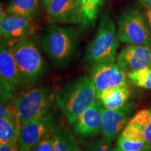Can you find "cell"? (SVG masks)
Here are the masks:
<instances>
[{"label": "cell", "instance_id": "1", "mask_svg": "<svg viewBox=\"0 0 151 151\" xmlns=\"http://www.w3.org/2000/svg\"><path fill=\"white\" fill-rule=\"evenodd\" d=\"M96 99L94 84L91 78L87 76H82L67 83L55 95V101L71 125Z\"/></svg>", "mask_w": 151, "mask_h": 151}, {"label": "cell", "instance_id": "2", "mask_svg": "<svg viewBox=\"0 0 151 151\" xmlns=\"http://www.w3.org/2000/svg\"><path fill=\"white\" fill-rule=\"evenodd\" d=\"M22 87L35 85L46 74V62L35 36L11 45Z\"/></svg>", "mask_w": 151, "mask_h": 151}, {"label": "cell", "instance_id": "3", "mask_svg": "<svg viewBox=\"0 0 151 151\" xmlns=\"http://www.w3.org/2000/svg\"><path fill=\"white\" fill-rule=\"evenodd\" d=\"M77 45L73 28L51 24L45 29L40 46L49 60L58 68L65 67L74 55Z\"/></svg>", "mask_w": 151, "mask_h": 151}, {"label": "cell", "instance_id": "4", "mask_svg": "<svg viewBox=\"0 0 151 151\" xmlns=\"http://www.w3.org/2000/svg\"><path fill=\"white\" fill-rule=\"evenodd\" d=\"M119 39L115 22L108 15L101 17L95 37L86 48L83 62L92 66L116 63Z\"/></svg>", "mask_w": 151, "mask_h": 151}, {"label": "cell", "instance_id": "5", "mask_svg": "<svg viewBox=\"0 0 151 151\" xmlns=\"http://www.w3.org/2000/svg\"><path fill=\"white\" fill-rule=\"evenodd\" d=\"M56 92L52 87L38 86L29 88L12 101L22 124L32 121L50 112Z\"/></svg>", "mask_w": 151, "mask_h": 151}, {"label": "cell", "instance_id": "6", "mask_svg": "<svg viewBox=\"0 0 151 151\" xmlns=\"http://www.w3.org/2000/svg\"><path fill=\"white\" fill-rule=\"evenodd\" d=\"M118 37L131 46H151V29L146 12L137 7L127 9L118 20Z\"/></svg>", "mask_w": 151, "mask_h": 151}, {"label": "cell", "instance_id": "7", "mask_svg": "<svg viewBox=\"0 0 151 151\" xmlns=\"http://www.w3.org/2000/svg\"><path fill=\"white\" fill-rule=\"evenodd\" d=\"M58 127L55 118L49 112L40 118L22 124L18 139L20 151H32L41 139L52 133Z\"/></svg>", "mask_w": 151, "mask_h": 151}, {"label": "cell", "instance_id": "8", "mask_svg": "<svg viewBox=\"0 0 151 151\" xmlns=\"http://www.w3.org/2000/svg\"><path fill=\"white\" fill-rule=\"evenodd\" d=\"M90 78L97 96L101 92L115 87L129 86L127 73L116 63H101L94 65Z\"/></svg>", "mask_w": 151, "mask_h": 151}, {"label": "cell", "instance_id": "9", "mask_svg": "<svg viewBox=\"0 0 151 151\" xmlns=\"http://www.w3.org/2000/svg\"><path fill=\"white\" fill-rule=\"evenodd\" d=\"M36 26L33 18L6 14L0 20V35L11 45L33 35Z\"/></svg>", "mask_w": 151, "mask_h": 151}, {"label": "cell", "instance_id": "10", "mask_svg": "<svg viewBox=\"0 0 151 151\" xmlns=\"http://www.w3.org/2000/svg\"><path fill=\"white\" fill-rule=\"evenodd\" d=\"M105 107L98 99L86 109L73 124L74 132L81 139H89L101 133Z\"/></svg>", "mask_w": 151, "mask_h": 151}, {"label": "cell", "instance_id": "11", "mask_svg": "<svg viewBox=\"0 0 151 151\" xmlns=\"http://www.w3.org/2000/svg\"><path fill=\"white\" fill-rule=\"evenodd\" d=\"M134 110V106L132 103H127L117 109L105 108L103 112L101 129L104 138L112 142L119 137L133 117Z\"/></svg>", "mask_w": 151, "mask_h": 151}, {"label": "cell", "instance_id": "12", "mask_svg": "<svg viewBox=\"0 0 151 151\" xmlns=\"http://www.w3.org/2000/svg\"><path fill=\"white\" fill-rule=\"evenodd\" d=\"M116 63L126 73L151 68V46L128 45L117 55Z\"/></svg>", "mask_w": 151, "mask_h": 151}, {"label": "cell", "instance_id": "13", "mask_svg": "<svg viewBox=\"0 0 151 151\" xmlns=\"http://www.w3.org/2000/svg\"><path fill=\"white\" fill-rule=\"evenodd\" d=\"M0 74L8 83L13 93L22 87L12 46L3 39L0 42Z\"/></svg>", "mask_w": 151, "mask_h": 151}, {"label": "cell", "instance_id": "14", "mask_svg": "<svg viewBox=\"0 0 151 151\" xmlns=\"http://www.w3.org/2000/svg\"><path fill=\"white\" fill-rule=\"evenodd\" d=\"M78 0H52L46 7L48 20L55 24H77Z\"/></svg>", "mask_w": 151, "mask_h": 151}, {"label": "cell", "instance_id": "15", "mask_svg": "<svg viewBox=\"0 0 151 151\" xmlns=\"http://www.w3.org/2000/svg\"><path fill=\"white\" fill-rule=\"evenodd\" d=\"M130 95L129 86H122L101 92L97 96V99L101 101L105 108L117 109L127 104Z\"/></svg>", "mask_w": 151, "mask_h": 151}, {"label": "cell", "instance_id": "16", "mask_svg": "<svg viewBox=\"0 0 151 151\" xmlns=\"http://www.w3.org/2000/svg\"><path fill=\"white\" fill-rule=\"evenodd\" d=\"M5 10L7 14L34 19L39 13V0H9Z\"/></svg>", "mask_w": 151, "mask_h": 151}, {"label": "cell", "instance_id": "17", "mask_svg": "<svg viewBox=\"0 0 151 151\" xmlns=\"http://www.w3.org/2000/svg\"><path fill=\"white\" fill-rule=\"evenodd\" d=\"M103 0H78L77 24L92 25L97 18Z\"/></svg>", "mask_w": 151, "mask_h": 151}, {"label": "cell", "instance_id": "18", "mask_svg": "<svg viewBox=\"0 0 151 151\" xmlns=\"http://www.w3.org/2000/svg\"><path fill=\"white\" fill-rule=\"evenodd\" d=\"M53 151H81L76 138L69 128L58 126L54 132Z\"/></svg>", "mask_w": 151, "mask_h": 151}, {"label": "cell", "instance_id": "19", "mask_svg": "<svg viewBox=\"0 0 151 151\" xmlns=\"http://www.w3.org/2000/svg\"><path fill=\"white\" fill-rule=\"evenodd\" d=\"M20 127V122L0 118V143L18 144Z\"/></svg>", "mask_w": 151, "mask_h": 151}, {"label": "cell", "instance_id": "20", "mask_svg": "<svg viewBox=\"0 0 151 151\" xmlns=\"http://www.w3.org/2000/svg\"><path fill=\"white\" fill-rule=\"evenodd\" d=\"M151 146L145 139H132L121 134L118 137L116 146L122 151H140Z\"/></svg>", "mask_w": 151, "mask_h": 151}, {"label": "cell", "instance_id": "21", "mask_svg": "<svg viewBox=\"0 0 151 151\" xmlns=\"http://www.w3.org/2000/svg\"><path fill=\"white\" fill-rule=\"evenodd\" d=\"M127 75L129 80L136 86L151 90V68L129 71Z\"/></svg>", "mask_w": 151, "mask_h": 151}, {"label": "cell", "instance_id": "22", "mask_svg": "<svg viewBox=\"0 0 151 151\" xmlns=\"http://www.w3.org/2000/svg\"><path fill=\"white\" fill-rule=\"evenodd\" d=\"M81 151H120L117 146L113 147L111 141L101 139L89 141L81 147Z\"/></svg>", "mask_w": 151, "mask_h": 151}, {"label": "cell", "instance_id": "23", "mask_svg": "<svg viewBox=\"0 0 151 151\" xmlns=\"http://www.w3.org/2000/svg\"><path fill=\"white\" fill-rule=\"evenodd\" d=\"M0 118L20 122L18 111L12 103H1V105H0Z\"/></svg>", "mask_w": 151, "mask_h": 151}, {"label": "cell", "instance_id": "24", "mask_svg": "<svg viewBox=\"0 0 151 151\" xmlns=\"http://www.w3.org/2000/svg\"><path fill=\"white\" fill-rule=\"evenodd\" d=\"M54 132L38 142L34 146L32 151H53L55 142Z\"/></svg>", "mask_w": 151, "mask_h": 151}, {"label": "cell", "instance_id": "25", "mask_svg": "<svg viewBox=\"0 0 151 151\" xmlns=\"http://www.w3.org/2000/svg\"><path fill=\"white\" fill-rule=\"evenodd\" d=\"M1 103H8L13 92L8 83L1 77Z\"/></svg>", "mask_w": 151, "mask_h": 151}, {"label": "cell", "instance_id": "26", "mask_svg": "<svg viewBox=\"0 0 151 151\" xmlns=\"http://www.w3.org/2000/svg\"><path fill=\"white\" fill-rule=\"evenodd\" d=\"M0 151H20L18 144L11 145L7 143H0Z\"/></svg>", "mask_w": 151, "mask_h": 151}, {"label": "cell", "instance_id": "27", "mask_svg": "<svg viewBox=\"0 0 151 151\" xmlns=\"http://www.w3.org/2000/svg\"><path fill=\"white\" fill-rule=\"evenodd\" d=\"M143 135H144L146 142L149 144H151V118L143 130Z\"/></svg>", "mask_w": 151, "mask_h": 151}, {"label": "cell", "instance_id": "28", "mask_svg": "<svg viewBox=\"0 0 151 151\" xmlns=\"http://www.w3.org/2000/svg\"><path fill=\"white\" fill-rule=\"evenodd\" d=\"M139 1L146 8H151V0H139Z\"/></svg>", "mask_w": 151, "mask_h": 151}, {"label": "cell", "instance_id": "29", "mask_svg": "<svg viewBox=\"0 0 151 151\" xmlns=\"http://www.w3.org/2000/svg\"><path fill=\"white\" fill-rule=\"evenodd\" d=\"M146 14L147 18H148L149 25H150V29H151V8H146Z\"/></svg>", "mask_w": 151, "mask_h": 151}, {"label": "cell", "instance_id": "30", "mask_svg": "<svg viewBox=\"0 0 151 151\" xmlns=\"http://www.w3.org/2000/svg\"><path fill=\"white\" fill-rule=\"evenodd\" d=\"M51 1L52 0H39V1H41L46 8L49 5V4L51 2Z\"/></svg>", "mask_w": 151, "mask_h": 151}, {"label": "cell", "instance_id": "31", "mask_svg": "<svg viewBox=\"0 0 151 151\" xmlns=\"http://www.w3.org/2000/svg\"><path fill=\"white\" fill-rule=\"evenodd\" d=\"M150 150H151V146H148V148H146L143 149V150H140V151H150ZM120 151H122V150H120Z\"/></svg>", "mask_w": 151, "mask_h": 151}, {"label": "cell", "instance_id": "32", "mask_svg": "<svg viewBox=\"0 0 151 151\" xmlns=\"http://www.w3.org/2000/svg\"><path fill=\"white\" fill-rule=\"evenodd\" d=\"M150 151H151V150H150Z\"/></svg>", "mask_w": 151, "mask_h": 151}]
</instances>
